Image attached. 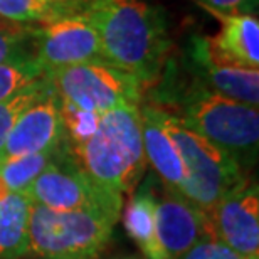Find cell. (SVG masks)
<instances>
[{"mask_svg":"<svg viewBox=\"0 0 259 259\" xmlns=\"http://www.w3.org/2000/svg\"><path fill=\"white\" fill-rule=\"evenodd\" d=\"M64 147L93 180L118 194L132 190L145 170L140 105H121L100 116L91 137Z\"/></svg>","mask_w":259,"mask_h":259,"instance_id":"3957f363","label":"cell"},{"mask_svg":"<svg viewBox=\"0 0 259 259\" xmlns=\"http://www.w3.org/2000/svg\"><path fill=\"white\" fill-rule=\"evenodd\" d=\"M140 118L145 160L160 175L167 192L182 195L187 172L174 140L160 121L158 108L152 105L140 106Z\"/></svg>","mask_w":259,"mask_h":259,"instance_id":"5bb4252c","label":"cell"},{"mask_svg":"<svg viewBox=\"0 0 259 259\" xmlns=\"http://www.w3.org/2000/svg\"><path fill=\"white\" fill-rule=\"evenodd\" d=\"M177 106L180 123L226 152L247 174L257 160V108L207 90L197 79L162 96Z\"/></svg>","mask_w":259,"mask_h":259,"instance_id":"7a4b0ae2","label":"cell"},{"mask_svg":"<svg viewBox=\"0 0 259 259\" xmlns=\"http://www.w3.org/2000/svg\"><path fill=\"white\" fill-rule=\"evenodd\" d=\"M24 194L34 205L46 209L98 212L113 221L120 219L123 205L121 194L103 187L77 167L67 153L64 140L54 162L40 172Z\"/></svg>","mask_w":259,"mask_h":259,"instance_id":"8992f818","label":"cell"},{"mask_svg":"<svg viewBox=\"0 0 259 259\" xmlns=\"http://www.w3.org/2000/svg\"><path fill=\"white\" fill-rule=\"evenodd\" d=\"M157 234L168 259H179L195 244L214 239L209 215L182 195L167 192L157 200Z\"/></svg>","mask_w":259,"mask_h":259,"instance_id":"8fae6325","label":"cell"},{"mask_svg":"<svg viewBox=\"0 0 259 259\" xmlns=\"http://www.w3.org/2000/svg\"><path fill=\"white\" fill-rule=\"evenodd\" d=\"M157 197L152 192H138L125 210V227L137 242L145 259H168L157 234Z\"/></svg>","mask_w":259,"mask_h":259,"instance_id":"e0dca14e","label":"cell"},{"mask_svg":"<svg viewBox=\"0 0 259 259\" xmlns=\"http://www.w3.org/2000/svg\"><path fill=\"white\" fill-rule=\"evenodd\" d=\"M34 58L32 25L0 22V64L9 61Z\"/></svg>","mask_w":259,"mask_h":259,"instance_id":"44dd1931","label":"cell"},{"mask_svg":"<svg viewBox=\"0 0 259 259\" xmlns=\"http://www.w3.org/2000/svg\"><path fill=\"white\" fill-rule=\"evenodd\" d=\"M158 116L185 165L184 199L207 214L221 199L249 180L229 155L184 126L177 116L162 108H158Z\"/></svg>","mask_w":259,"mask_h":259,"instance_id":"277c9868","label":"cell"},{"mask_svg":"<svg viewBox=\"0 0 259 259\" xmlns=\"http://www.w3.org/2000/svg\"><path fill=\"white\" fill-rule=\"evenodd\" d=\"M5 194H7V192H5V187H4V184L0 182V199H4V197H5Z\"/></svg>","mask_w":259,"mask_h":259,"instance_id":"cb8c5ba5","label":"cell"},{"mask_svg":"<svg viewBox=\"0 0 259 259\" xmlns=\"http://www.w3.org/2000/svg\"><path fill=\"white\" fill-rule=\"evenodd\" d=\"M51 90H53V84L48 79V76H44L35 82H32V84L14 93L12 96L5 98L4 101H0V152H2L9 133L12 132L19 116L29 106H32L35 101L40 100L44 95H48Z\"/></svg>","mask_w":259,"mask_h":259,"instance_id":"d6986e66","label":"cell"},{"mask_svg":"<svg viewBox=\"0 0 259 259\" xmlns=\"http://www.w3.org/2000/svg\"><path fill=\"white\" fill-rule=\"evenodd\" d=\"M90 0H0V19L22 25H42L81 17Z\"/></svg>","mask_w":259,"mask_h":259,"instance_id":"2e32d148","label":"cell"},{"mask_svg":"<svg viewBox=\"0 0 259 259\" xmlns=\"http://www.w3.org/2000/svg\"><path fill=\"white\" fill-rule=\"evenodd\" d=\"M46 76L61 103L88 113L105 115L121 105H140L142 100L143 86L137 77L105 61L63 67Z\"/></svg>","mask_w":259,"mask_h":259,"instance_id":"52a82bcc","label":"cell"},{"mask_svg":"<svg viewBox=\"0 0 259 259\" xmlns=\"http://www.w3.org/2000/svg\"><path fill=\"white\" fill-rule=\"evenodd\" d=\"M61 148H63V143L56 148H49L39 153L25 155V157L2 162L0 163V180L5 185V189L9 192H24L39 177L40 172L51 162H54Z\"/></svg>","mask_w":259,"mask_h":259,"instance_id":"ac0fdd59","label":"cell"},{"mask_svg":"<svg viewBox=\"0 0 259 259\" xmlns=\"http://www.w3.org/2000/svg\"><path fill=\"white\" fill-rule=\"evenodd\" d=\"M199 5L222 14H249L256 10L257 0H197Z\"/></svg>","mask_w":259,"mask_h":259,"instance_id":"603a6c76","label":"cell"},{"mask_svg":"<svg viewBox=\"0 0 259 259\" xmlns=\"http://www.w3.org/2000/svg\"><path fill=\"white\" fill-rule=\"evenodd\" d=\"M63 140L64 125L61 116V101L53 88L19 116L0 152V163L56 148L63 143Z\"/></svg>","mask_w":259,"mask_h":259,"instance_id":"30bf717a","label":"cell"},{"mask_svg":"<svg viewBox=\"0 0 259 259\" xmlns=\"http://www.w3.org/2000/svg\"><path fill=\"white\" fill-rule=\"evenodd\" d=\"M215 241L244 259L259 257V190L246 180L207 212Z\"/></svg>","mask_w":259,"mask_h":259,"instance_id":"9c48e42d","label":"cell"},{"mask_svg":"<svg viewBox=\"0 0 259 259\" xmlns=\"http://www.w3.org/2000/svg\"><path fill=\"white\" fill-rule=\"evenodd\" d=\"M219 20L221 29L214 37H207L212 59L221 64L259 69V22L249 14H222L204 7Z\"/></svg>","mask_w":259,"mask_h":259,"instance_id":"4fadbf2b","label":"cell"},{"mask_svg":"<svg viewBox=\"0 0 259 259\" xmlns=\"http://www.w3.org/2000/svg\"><path fill=\"white\" fill-rule=\"evenodd\" d=\"M179 259H244L229 247L224 246L222 242L215 239H205L195 244L192 249L185 252ZM256 259V257H254Z\"/></svg>","mask_w":259,"mask_h":259,"instance_id":"7402d4cb","label":"cell"},{"mask_svg":"<svg viewBox=\"0 0 259 259\" xmlns=\"http://www.w3.org/2000/svg\"><path fill=\"white\" fill-rule=\"evenodd\" d=\"M116 221L79 210L30 209L29 252L44 259H93L111 239Z\"/></svg>","mask_w":259,"mask_h":259,"instance_id":"5b68a950","label":"cell"},{"mask_svg":"<svg viewBox=\"0 0 259 259\" xmlns=\"http://www.w3.org/2000/svg\"><path fill=\"white\" fill-rule=\"evenodd\" d=\"M2 20H4V19H0V22H2Z\"/></svg>","mask_w":259,"mask_h":259,"instance_id":"484cf974","label":"cell"},{"mask_svg":"<svg viewBox=\"0 0 259 259\" xmlns=\"http://www.w3.org/2000/svg\"><path fill=\"white\" fill-rule=\"evenodd\" d=\"M81 17L96 30L108 64L142 86L158 81L172 48L162 9L150 0H90Z\"/></svg>","mask_w":259,"mask_h":259,"instance_id":"6da1fadb","label":"cell"},{"mask_svg":"<svg viewBox=\"0 0 259 259\" xmlns=\"http://www.w3.org/2000/svg\"><path fill=\"white\" fill-rule=\"evenodd\" d=\"M120 259H140V257H135V256H128V257H120Z\"/></svg>","mask_w":259,"mask_h":259,"instance_id":"d4e9b609","label":"cell"},{"mask_svg":"<svg viewBox=\"0 0 259 259\" xmlns=\"http://www.w3.org/2000/svg\"><path fill=\"white\" fill-rule=\"evenodd\" d=\"M32 37L34 59L46 74L63 67L105 61L96 30L82 17L32 25Z\"/></svg>","mask_w":259,"mask_h":259,"instance_id":"ba28073f","label":"cell"},{"mask_svg":"<svg viewBox=\"0 0 259 259\" xmlns=\"http://www.w3.org/2000/svg\"><path fill=\"white\" fill-rule=\"evenodd\" d=\"M32 202L24 192H9L0 200V259H19L29 252Z\"/></svg>","mask_w":259,"mask_h":259,"instance_id":"9a60e30c","label":"cell"},{"mask_svg":"<svg viewBox=\"0 0 259 259\" xmlns=\"http://www.w3.org/2000/svg\"><path fill=\"white\" fill-rule=\"evenodd\" d=\"M190 69L194 79L207 90L231 98L234 101L257 108L259 105V69L221 64L212 59L209 40L204 35H194L189 49Z\"/></svg>","mask_w":259,"mask_h":259,"instance_id":"7c38bea8","label":"cell"},{"mask_svg":"<svg viewBox=\"0 0 259 259\" xmlns=\"http://www.w3.org/2000/svg\"><path fill=\"white\" fill-rule=\"evenodd\" d=\"M44 76L46 72L34 58L15 59L0 64V101Z\"/></svg>","mask_w":259,"mask_h":259,"instance_id":"ffe728a7","label":"cell"}]
</instances>
